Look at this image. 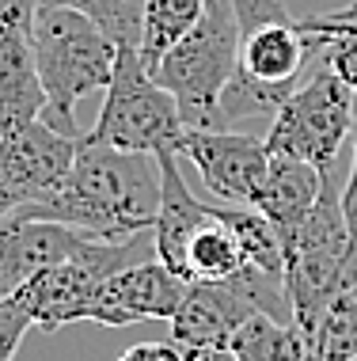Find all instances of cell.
<instances>
[{
	"mask_svg": "<svg viewBox=\"0 0 357 361\" xmlns=\"http://www.w3.org/2000/svg\"><path fill=\"white\" fill-rule=\"evenodd\" d=\"M19 213L69 224L99 240H137L156 228L160 164L149 152H122L80 137L61 190Z\"/></svg>",
	"mask_w": 357,
	"mask_h": 361,
	"instance_id": "6da1fadb",
	"label": "cell"
},
{
	"mask_svg": "<svg viewBox=\"0 0 357 361\" xmlns=\"http://www.w3.org/2000/svg\"><path fill=\"white\" fill-rule=\"evenodd\" d=\"M239 23V69L220 95V122L274 118L293 95L308 57L323 54V38L308 35L282 0H232Z\"/></svg>",
	"mask_w": 357,
	"mask_h": 361,
	"instance_id": "7a4b0ae2",
	"label": "cell"
},
{
	"mask_svg": "<svg viewBox=\"0 0 357 361\" xmlns=\"http://www.w3.org/2000/svg\"><path fill=\"white\" fill-rule=\"evenodd\" d=\"M31 50L38 65V80L46 87L42 122L57 133L80 141L76 126V103L92 92H107L118 46L111 42L88 16L61 4H42L31 27Z\"/></svg>",
	"mask_w": 357,
	"mask_h": 361,
	"instance_id": "3957f363",
	"label": "cell"
},
{
	"mask_svg": "<svg viewBox=\"0 0 357 361\" xmlns=\"http://www.w3.org/2000/svg\"><path fill=\"white\" fill-rule=\"evenodd\" d=\"M285 297L293 324L312 335L339 293L357 289V243L342 217V190L327 175L312 213L282 236Z\"/></svg>",
	"mask_w": 357,
	"mask_h": 361,
	"instance_id": "277c9868",
	"label": "cell"
},
{
	"mask_svg": "<svg viewBox=\"0 0 357 361\" xmlns=\"http://www.w3.org/2000/svg\"><path fill=\"white\" fill-rule=\"evenodd\" d=\"M239 69V23L232 0H206L198 23L156 61L152 80L175 95L187 130H220L217 106Z\"/></svg>",
	"mask_w": 357,
	"mask_h": 361,
	"instance_id": "5b68a950",
	"label": "cell"
},
{
	"mask_svg": "<svg viewBox=\"0 0 357 361\" xmlns=\"http://www.w3.org/2000/svg\"><path fill=\"white\" fill-rule=\"evenodd\" d=\"M182 133H187V122L179 114L175 95L152 80L137 46H118V61H114L107 95H103L99 118L84 137L107 145V149L156 156L175 152Z\"/></svg>",
	"mask_w": 357,
	"mask_h": 361,
	"instance_id": "8992f818",
	"label": "cell"
},
{
	"mask_svg": "<svg viewBox=\"0 0 357 361\" xmlns=\"http://www.w3.org/2000/svg\"><path fill=\"white\" fill-rule=\"evenodd\" d=\"M353 92L323 65L304 84H296L293 95L277 106L274 126L266 133V149L304 160L323 175H331L342 145L353 137Z\"/></svg>",
	"mask_w": 357,
	"mask_h": 361,
	"instance_id": "52a82bcc",
	"label": "cell"
},
{
	"mask_svg": "<svg viewBox=\"0 0 357 361\" xmlns=\"http://www.w3.org/2000/svg\"><path fill=\"white\" fill-rule=\"evenodd\" d=\"M255 312H270L277 319H282V312L289 316L285 278L266 274L258 267H244L228 281H194V286H187L179 312L171 316V343L179 350L228 346Z\"/></svg>",
	"mask_w": 357,
	"mask_h": 361,
	"instance_id": "ba28073f",
	"label": "cell"
},
{
	"mask_svg": "<svg viewBox=\"0 0 357 361\" xmlns=\"http://www.w3.org/2000/svg\"><path fill=\"white\" fill-rule=\"evenodd\" d=\"M137 240H88L76 255L38 270L35 278H27L12 293H19L35 327L42 331H61L65 324H80V319L92 316V305L99 297L103 281L114 278L130 262H141Z\"/></svg>",
	"mask_w": 357,
	"mask_h": 361,
	"instance_id": "9c48e42d",
	"label": "cell"
},
{
	"mask_svg": "<svg viewBox=\"0 0 357 361\" xmlns=\"http://www.w3.org/2000/svg\"><path fill=\"white\" fill-rule=\"evenodd\" d=\"M80 141L57 133L50 122H31L0 137V217L46 202L69 179Z\"/></svg>",
	"mask_w": 357,
	"mask_h": 361,
	"instance_id": "30bf717a",
	"label": "cell"
},
{
	"mask_svg": "<svg viewBox=\"0 0 357 361\" xmlns=\"http://www.w3.org/2000/svg\"><path fill=\"white\" fill-rule=\"evenodd\" d=\"M179 156L198 168L206 190L225 206H255L258 187L270 171L266 137L236 130H187L179 137Z\"/></svg>",
	"mask_w": 357,
	"mask_h": 361,
	"instance_id": "8fae6325",
	"label": "cell"
},
{
	"mask_svg": "<svg viewBox=\"0 0 357 361\" xmlns=\"http://www.w3.org/2000/svg\"><path fill=\"white\" fill-rule=\"evenodd\" d=\"M187 297V281L171 274L160 259L130 262L114 278L103 281L92 305V324L103 327H130L141 319H171Z\"/></svg>",
	"mask_w": 357,
	"mask_h": 361,
	"instance_id": "7c38bea8",
	"label": "cell"
},
{
	"mask_svg": "<svg viewBox=\"0 0 357 361\" xmlns=\"http://www.w3.org/2000/svg\"><path fill=\"white\" fill-rule=\"evenodd\" d=\"M88 240L99 236H88V232L57 221L23 217V213L0 217V293H12L27 278H35L38 270L76 255Z\"/></svg>",
	"mask_w": 357,
	"mask_h": 361,
	"instance_id": "4fadbf2b",
	"label": "cell"
},
{
	"mask_svg": "<svg viewBox=\"0 0 357 361\" xmlns=\"http://www.w3.org/2000/svg\"><path fill=\"white\" fill-rule=\"evenodd\" d=\"M160 164V213H156V228H152V247L156 259L171 274L182 278V262H187V243L190 236L213 217L217 206H206L201 198H194L179 171V152H156Z\"/></svg>",
	"mask_w": 357,
	"mask_h": 361,
	"instance_id": "5bb4252c",
	"label": "cell"
},
{
	"mask_svg": "<svg viewBox=\"0 0 357 361\" xmlns=\"http://www.w3.org/2000/svg\"><path fill=\"white\" fill-rule=\"evenodd\" d=\"M323 179L327 175L320 168H312V164L270 152V171H266V179H263V187H258V198L251 209L263 213V217L274 224L277 240H282L312 213L315 198H320V190H323Z\"/></svg>",
	"mask_w": 357,
	"mask_h": 361,
	"instance_id": "9a60e30c",
	"label": "cell"
},
{
	"mask_svg": "<svg viewBox=\"0 0 357 361\" xmlns=\"http://www.w3.org/2000/svg\"><path fill=\"white\" fill-rule=\"evenodd\" d=\"M46 87L38 80L31 35H0V137L42 118Z\"/></svg>",
	"mask_w": 357,
	"mask_h": 361,
	"instance_id": "2e32d148",
	"label": "cell"
},
{
	"mask_svg": "<svg viewBox=\"0 0 357 361\" xmlns=\"http://www.w3.org/2000/svg\"><path fill=\"white\" fill-rule=\"evenodd\" d=\"M244 267H251L244 255V240H239L232 224V206H217L201 228L187 243V262H182V281H228Z\"/></svg>",
	"mask_w": 357,
	"mask_h": 361,
	"instance_id": "e0dca14e",
	"label": "cell"
},
{
	"mask_svg": "<svg viewBox=\"0 0 357 361\" xmlns=\"http://www.w3.org/2000/svg\"><path fill=\"white\" fill-rule=\"evenodd\" d=\"M228 350L239 361H304L312 346H308V335L293 319H277L270 312H255L232 335Z\"/></svg>",
	"mask_w": 357,
	"mask_h": 361,
	"instance_id": "ac0fdd59",
	"label": "cell"
},
{
	"mask_svg": "<svg viewBox=\"0 0 357 361\" xmlns=\"http://www.w3.org/2000/svg\"><path fill=\"white\" fill-rule=\"evenodd\" d=\"M206 0H144L141 19V61L144 69H156V61L198 23Z\"/></svg>",
	"mask_w": 357,
	"mask_h": 361,
	"instance_id": "d6986e66",
	"label": "cell"
},
{
	"mask_svg": "<svg viewBox=\"0 0 357 361\" xmlns=\"http://www.w3.org/2000/svg\"><path fill=\"white\" fill-rule=\"evenodd\" d=\"M312 354L327 361H350L357 357V289H346L327 305L315 331L308 335Z\"/></svg>",
	"mask_w": 357,
	"mask_h": 361,
	"instance_id": "ffe728a7",
	"label": "cell"
},
{
	"mask_svg": "<svg viewBox=\"0 0 357 361\" xmlns=\"http://www.w3.org/2000/svg\"><path fill=\"white\" fill-rule=\"evenodd\" d=\"M42 4L73 8V12L88 16L114 46H137V50H141L144 0H42Z\"/></svg>",
	"mask_w": 357,
	"mask_h": 361,
	"instance_id": "44dd1931",
	"label": "cell"
},
{
	"mask_svg": "<svg viewBox=\"0 0 357 361\" xmlns=\"http://www.w3.org/2000/svg\"><path fill=\"white\" fill-rule=\"evenodd\" d=\"M301 27L308 35L323 38V65L357 95V23H334V19L323 16H308L301 19Z\"/></svg>",
	"mask_w": 357,
	"mask_h": 361,
	"instance_id": "7402d4cb",
	"label": "cell"
},
{
	"mask_svg": "<svg viewBox=\"0 0 357 361\" xmlns=\"http://www.w3.org/2000/svg\"><path fill=\"white\" fill-rule=\"evenodd\" d=\"M35 327L31 312L27 305L19 300V293H4L0 297V361H12L19 343H23V335Z\"/></svg>",
	"mask_w": 357,
	"mask_h": 361,
	"instance_id": "603a6c76",
	"label": "cell"
},
{
	"mask_svg": "<svg viewBox=\"0 0 357 361\" xmlns=\"http://www.w3.org/2000/svg\"><path fill=\"white\" fill-rule=\"evenodd\" d=\"M38 8H42V0H0V35H31Z\"/></svg>",
	"mask_w": 357,
	"mask_h": 361,
	"instance_id": "cb8c5ba5",
	"label": "cell"
},
{
	"mask_svg": "<svg viewBox=\"0 0 357 361\" xmlns=\"http://www.w3.org/2000/svg\"><path fill=\"white\" fill-rule=\"evenodd\" d=\"M353 156H350V175H346V187H342V217H346V228L357 243V122H353Z\"/></svg>",
	"mask_w": 357,
	"mask_h": 361,
	"instance_id": "d4e9b609",
	"label": "cell"
},
{
	"mask_svg": "<svg viewBox=\"0 0 357 361\" xmlns=\"http://www.w3.org/2000/svg\"><path fill=\"white\" fill-rule=\"evenodd\" d=\"M118 361H182V350L175 343H137Z\"/></svg>",
	"mask_w": 357,
	"mask_h": 361,
	"instance_id": "484cf974",
	"label": "cell"
},
{
	"mask_svg": "<svg viewBox=\"0 0 357 361\" xmlns=\"http://www.w3.org/2000/svg\"><path fill=\"white\" fill-rule=\"evenodd\" d=\"M182 361H239L228 346H198V350H182Z\"/></svg>",
	"mask_w": 357,
	"mask_h": 361,
	"instance_id": "4316f807",
	"label": "cell"
},
{
	"mask_svg": "<svg viewBox=\"0 0 357 361\" xmlns=\"http://www.w3.org/2000/svg\"><path fill=\"white\" fill-rule=\"evenodd\" d=\"M323 19H334V23H357V0H350V4L334 8V12H327Z\"/></svg>",
	"mask_w": 357,
	"mask_h": 361,
	"instance_id": "83f0119b",
	"label": "cell"
},
{
	"mask_svg": "<svg viewBox=\"0 0 357 361\" xmlns=\"http://www.w3.org/2000/svg\"><path fill=\"white\" fill-rule=\"evenodd\" d=\"M304 361H327V357H320V354H312V350H308V357Z\"/></svg>",
	"mask_w": 357,
	"mask_h": 361,
	"instance_id": "f1b7e54d",
	"label": "cell"
},
{
	"mask_svg": "<svg viewBox=\"0 0 357 361\" xmlns=\"http://www.w3.org/2000/svg\"><path fill=\"white\" fill-rule=\"evenodd\" d=\"M350 361H357V357H350Z\"/></svg>",
	"mask_w": 357,
	"mask_h": 361,
	"instance_id": "f546056e",
	"label": "cell"
},
{
	"mask_svg": "<svg viewBox=\"0 0 357 361\" xmlns=\"http://www.w3.org/2000/svg\"><path fill=\"white\" fill-rule=\"evenodd\" d=\"M0 297H4V293H0Z\"/></svg>",
	"mask_w": 357,
	"mask_h": 361,
	"instance_id": "4dcf8cb0",
	"label": "cell"
}]
</instances>
